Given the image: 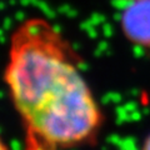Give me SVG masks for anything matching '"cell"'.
Segmentation results:
<instances>
[{"label": "cell", "mask_w": 150, "mask_h": 150, "mask_svg": "<svg viewBox=\"0 0 150 150\" xmlns=\"http://www.w3.org/2000/svg\"><path fill=\"white\" fill-rule=\"evenodd\" d=\"M24 133V150H70L93 143L104 115L80 56L50 21L30 18L10 36L4 71Z\"/></svg>", "instance_id": "obj_1"}, {"label": "cell", "mask_w": 150, "mask_h": 150, "mask_svg": "<svg viewBox=\"0 0 150 150\" xmlns=\"http://www.w3.org/2000/svg\"><path fill=\"white\" fill-rule=\"evenodd\" d=\"M121 31L131 44L150 56V0H133L120 18Z\"/></svg>", "instance_id": "obj_2"}, {"label": "cell", "mask_w": 150, "mask_h": 150, "mask_svg": "<svg viewBox=\"0 0 150 150\" xmlns=\"http://www.w3.org/2000/svg\"><path fill=\"white\" fill-rule=\"evenodd\" d=\"M0 150H9L8 145L5 144V142H4V139L1 138V135H0Z\"/></svg>", "instance_id": "obj_3"}, {"label": "cell", "mask_w": 150, "mask_h": 150, "mask_svg": "<svg viewBox=\"0 0 150 150\" xmlns=\"http://www.w3.org/2000/svg\"><path fill=\"white\" fill-rule=\"evenodd\" d=\"M143 150H150V135L145 140V143L143 145Z\"/></svg>", "instance_id": "obj_4"}, {"label": "cell", "mask_w": 150, "mask_h": 150, "mask_svg": "<svg viewBox=\"0 0 150 150\" xmlns=\"http://www.w3.org/2000/svg\"><path fill=\"white\" fill-rule=\"evenodd\" d=\"M128 1H133V0H128Z\"/></svg>", "instance_id": "obj_5"}]
</instances>
